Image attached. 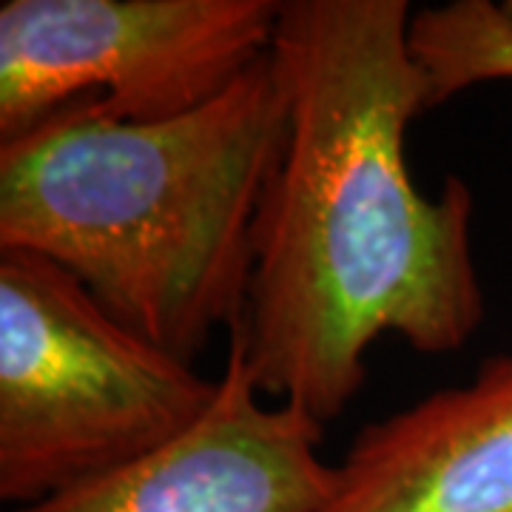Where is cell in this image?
Masks as SVG:
<instances>
[{"instance_id":"obj_1","label":"cell","mask_w":512,"mask_h":512,"mask_svg":"<svg viewBox=\"0 0 512 512\" xmlns=\"http://www.w3.org/2000/svg\"><path fill=\"white\" fill-rule=\"evenodd\" d=\"M407 0H282L271 55L285 140L256 217L254 271L234 328L262 396L339 419L367 350H461L484 319L470 185L421 194L407 128L430 109Z\"/></svg>"},{"instance_id":"obj_2","label":"cell","mask_w":512,"mask_h":512,"mask_svg":"<svg viewBox=\"0 0 512 512\" xmlns=\"http://www.w3.org/2000/svg\"><path fill=\"white\" fill-rule=\"evenodd\" d=\"M285 140L274 55L160 123L89 103L0 143V251L83 282L123 325L194 365L245 316L254 231Z\"/></svg>"},{"instance_id":"obj_3","label":"cell","mask_w":512,"mask_h":512,"mask_svg":"<svg viewBox=\"0 0 512 512\" xmlns=\"http://www.w3.org/2000/svg\"><path fill=\"white\" fill-rule=\"evenodd\" d=\"M220 379L111 316L83 282L0 251V498L29 507L160 450Z\"/></svg>"},{"instance_id":"obj_4","label":"cell","mask_w":512,"mask_h":512,"mask_svg":"<svg viewBox=\"0 0 512 512\" xmlns=\"http://www.w3.org/2000/svg\"><path fill=\"white\" fill-rule=\"evenodd\" d=\"M282 0H3L0 143L89 103L160 123L220 97L274 46Z\"/></svg>"},{"instance_id":"obj_5","label":"cell","mask_w":512,"mask_h":512,"mask_svg":"<svg viewBox=\"0 0 512 512\" xmlns=\"http://www.w3.org/2000/svg\"><path fill=\"white\" fill-rule=\"evenodd\" d=\"M217 399L160 450L15 512H316L333 464L319 456L325 424L293 404H265L228 330Z\"/></svg>"},{"instance_id":"obj_6","label":"cell","mask_w":512,"mask_h":512,"mask_svg":"<svg viewBox=\"0 0 512 512\" xmlns=\"http://www.w3.org/2000/svg\"><path fill=\"white\" fill-rule=\"evenodd\" d=\"M316 512H512V350L362 427Z\"/></svg>"},{"instance_id":"obj_7","label":"cell","mask_w":512,"mask_h":512,"mask_svg":"<svg viewBox=\"0 0 512 512\" xmlns=\"http://www.w3.org/2000/svg\"><path fill=\"white\" fill-rule=\"evenodd\" d=\"M410 49L430 109L481 83L512 80V3L450 0L413 12Z\"/></svg>"}]
</instances>
